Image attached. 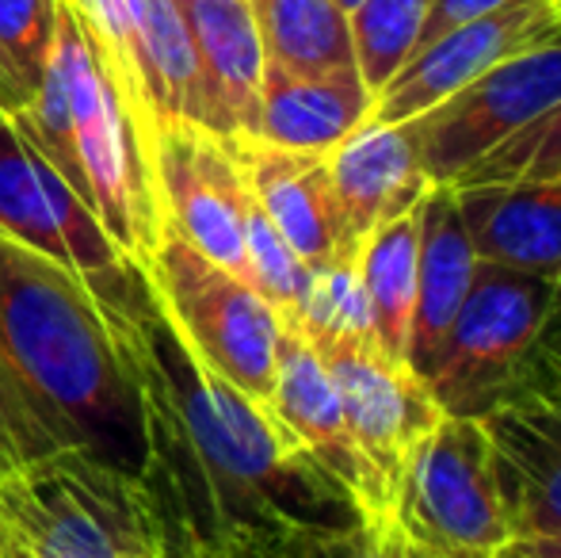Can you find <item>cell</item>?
Returning <instances> with one entry per match:
<instances>
[{"instance_id":"cell-35","label":"cell","mask_w":561,"mask_h":558,"mask_svg":"<svg viewBox=\"0 0 561 558\" xmlns=\"http://www.w3.org/2000/svg\"><path fill=\"white\" fill-rule=\"evenodd\" d=\"M542 352H547V360H550V367H554V372L561 375V356H558V352H550V349H547V344H542Z\"/></svg>"},{"instance_id":"cell-13","label":"cell","mask_w":561,"mask_h":558,"mask_svg":"<svg viewBox=\"0 0 561 558\" xmlns=\"http://www.w3.org/2000/svg\"><path fill=\"white\" fill-rule=\"evenodd\" d=\"M512 536L561 532V375L539 349L531 375L481 413Z\"/></svg>"},{"instance_id":"cell-14","label":"cell","mask_w":561,"mask_h":558,"mask_svg":"<svg viewBox=\"0 0 561 558\" xmlns=\"http://www.w3.org/2000/svg\"><path fill=\"white\" fill-rule=\"evenodd\" d=\"M558 31L561 12L550 0H504L493 12L447 31L444 38L413 54L401 66V73L386 81V89L375 96L367 123L416 119V115L444 104L447 96H455L458 89H466L470 81H478L481 73L501 66L504 58L558 35Z\"/></svg>"},{"instance_id":"cell-24","label":"cell","mask_w":561,"mask_h":558,"mask_svg":"<svg viewBox=\"0 0 561 558\" xmlns=\"http://www.w3.org/2000/svg\"><path fill=\"white\" fill-rule=\"evenodd\" d=\"M428 4L432 0H363L347 12L355 69L375 96L413 58Z\"/></svg>"},{"instance_id":"cell-9","label":"cell","mask_w":561,"mask_h":558,"mask_svg":"<svg viewBox=\"0 0 561 558\" xmlns=\"http://www.w3.org/2000/svg\"><path fill=\"white\" fill-rule=\"evenodd\" d=\"M561 104V31L504 58L432 112L416 115L421 164L436 187H450L473 161Z\"/></svg>"},{"instance_id":"cell-20","label":"cell","mask_w":561,"mask_h":558,"mask_svg":"<svg viewBox=\"0 0 561 558\" xmlns=\"http://www.w3.org/2000/svg\"><path fill=\"white\" fill-rule=\"evenodd\" d=\"M370 104L375 92L363 84L355 66L329 73H290L264 66L256 138L302 153H329L367 123Z\"/></svg>"},{"instance_id":"cell-12","label":"cell","mask_w":561,"mask_h":558,"mask_svg":"<svg viewBox=\"0 0 561 558\" xmlns=\"http://www.w3.org/2000/svg\"><path fill=\"white\" fill-rule=\"evenodd\" d=\"M310 344L333 375L347 432H352L393 524V501H398L409 459L424 432L444 418V410L432 402L428 387L409 372V364L390 360L375 341Z\"/></svg>"},{"instance_id":"cell-3","label":"cell","mask_w":561,"mask_h":558,"mask_svg":"<svg viewBox=\"0 0 561 558\" xmlns=\"http://www.w3.org/2000/svg\"><path fill=\"white\" fill-rule=\"evenodd\" d=\"M0 558H164L138 478L89 447L0 475Z\"/></svg>"},{"instance_id":"cell-28","label":"cell","mask_w":561,"mask_h":558,"mask_svg":"<svg viewBox=\"0 0 561 558\" xmlns=\"http://www.w3.org/2000/svg\"><path fill=\"white\" fill-rule=\"evenodd\" d=\"M58 447H77L54 413L0 360V475Z\"/></svg>"},{"instance_id":"cell-33","label":"cell","mask_w":561,"mask_h":558,"mask_svg":"<svg viewBox=\"0 0 561 558\" xmlns=\"http://www.w3.org/2000/svg\"><path fill=\"white\" fill-rule=\"evenodd\" d=\"M493 558H561V532L554 536H512Z\"/></svg>"},{"instance_id":"cell-5","label":"cell","mask_w":561,"mask_h":558,"mask_svg":"<svg viewBox=\"0 0 561 558\" xmlns=\"http://www.w3.org/2000/svg\"><path fill=\"white\" fill-rule=\"evenodd\" d=\"M146 280L187 349L218 379L267 406L283 333L275 306L233 272L218 269L169 223L146 264Z\"/></svg>"},{"instance_id":"cell-39","label":"cell","mask_w":561,"mask_h":558,"mask_svg":"<svg viewBox=\"0 0 561 558\" xmlns=\"http://www.w3.org/2000/svg\"><path fill=\"white\" fill-rule=\"evenodd\" d=\"M421 558H424V555H421Z\"/></svg>"},{"instance_id":"cell-16","label":"cell","mask_w":561,"mask_h":558,"mask_svg":"<svg viewBox=\"0 0 561 558\" xmlns=\"http://www.w3.org/2000/svg\"><path fill=\"white\" fill-rule=\"evenodd\" d=\"M233 146L252 203L302 257L306 269H325L340 257H355L359 246L344 230L325 153L267 146L260 138H233Z\"/></svg>"},{"instance_id":"cell-38","label":"cell","mask_w":561,"mask_h":558,"mask_svg":"<svg viewBox=\"0 0 561 558\" xmlns=\"http://www.w3.org/2000/svg\"><path fill=\"white\" fill-rule=\"evenodd\" d=\"M4 119H8V115H4V112H0V123H4Z\"/></svg>"},{"instance_id":"cell-15","label":"cell","mask_w":561,"mask_h":558,"mask_svg":"<svg viewBox=\"0 0 561 558\" xmlns=\"http://www.w3.org/2000/svg\"><path fill=\"white\" fill-rule=\"evenodd\" d=\"M267 410L302 444V452L352 498L363 521L390 524L382 493H378L375 478H370L367 463H363L359 447H355L352 432H347L333 375H329L318 349L306 341L295 321H283Z\"/></svg>"},{"instance_id":"cell-11","label":"cell","mask_w":561,"mask_h":558,"mask_svg":"<svg viewBox=\"0 0 561 558\" xmlns=\"http://www.w3.org/2000/svg\"><path fill=\"white\" fill-rule=\"evenodd\" d=\"M149 169L164 223L218 269L249 283L244 223L252 195L233 138L195 123H161L149 130Z\"/></svg>"},{"instance_id":"cell-19","label":"cell","mask_w":561,"mask_h":558,"mask_svg":"<svg viewBox=\"0 0 561 558\" xmlns=\"http://www.w3.org/2000/svg\"><path fill=\"white\" fill-rule=\"evenodd\" d=\"M199 54L207 89V130L222 138H256L264 46L249 0H176Z\"/></svg>"},{"instance_id":"cell-17","label":"cell","mask_w":561,"mask_h":558,"mask_svg":"<svg viewBox=\"0 0 561 558\" xmlns=\"http://www.w3.org/2000/svg\"><path fill=\"white\" fill-rule=\"evenodd\" d=\"M347 238L359 246L375 226L413 210L432 192L413 123H363L325 153Z\"/></svg>"},{"instance_id":"cell-25","label":"cell","mask_w":561,"mask_h":558,"mask_svg":"<svg viewBox=\"0 0 561 558\" xmlns=\"http://www.w3.org/2000/svg\"><path fill=\"white\" fill-rule=\"evenodd\" d=\"M287 321L302 329L306 341H375L367 291H363L355 257H340L325 269H313L302 306Z\"/></svg>"},{"instance_id":"cell-10","label":"cell","mask_w":561,"mask_h":558,"mask_svg":"<svg viewBox=\"0 0 561 558\" xmlns=\"http://www.w3.org/2000/svg\"><path fill=\"white\" fill-rule=\"evenodd\" d=\"M92 27L107 66L146 130L161 123L207 127L199 54L176 0H69Z\"/></svg>"},{"instance_id":"cell-31","label":"cell","mask_w":561,"mask_h":558,"mask_svg":"<svg viewBox=\"0 0 561 558\" xmlns=\"http://www.w3.org/2000/svg\"><path fill=\"white\" fill-rule=\"evenodd\" d=\"M496 4H504V0H432L428 15H424V23H421V35H416L413 54H421L424 46L444 38L447 31H455V27H462V23L478 20V15L493 12Z\"/></svg>"},{"instance_id":"cell-36","label":"cell","mask_w":561,"mask_h":558,"mask_svg":"<svg viewBox=\"0 0 561 558\" xmlns=\"http://www.w3.org/2000/svg\"><path fill=\"white\" fill-rule=\"evenodd\" d=\"M336 4L344 8V12H352V8H355V4H363V0H336Z\"/></svg>"},{"instance_id":"cell-6","label":"cell","mask_w":561,"mask_h":558,"mask_svg":"<svg viewBox=\"0 0 561 558\" xmlns=\"http://www.w3.org/2000/svg\"><path fill=\"white\" fill-rule=\"evenodd\" d=\"M550 318V283L478 264L436 360L424 372L432 402L450 418H481L531 375Z\"/></svg>"},{"instance_id":"cell-2","label":"cell","mask_w":561,"mask_h":558,"mask_svg":"<svg viewBox=\"0 0 561 558\" xmlns=\"http://www.w3.org/2000/svg\"><path fill=\"white\" fill-rule=\"evenodd\" d=\"M0 360L77 447L138 475L141 410L115 318L69 269L0 226Z\"/></svg>"},{"instance_id":"cell-4","label":"cell","mask_w":561,"mask_h":558,"mask_svg":"<svg viewBox=\"0 0 561 558\" xmlns=\"http://www.w3.org/2000/svg\"><path fill=\"white\" fill-rule=\"evenodd\" d=\"M54 69L66 92L73 127L77 164H81L89 207L112 241L146 272L164 230L161 200L149 169V146L130 96L107 66L92 27L69 0H58Z\"/></svg>"},{"instance_id":"cell-29","label":"cell","mask_w":561,"mask_h":558,"mask_svg":"<svg viewBox=\"0 0 561 558\" xmlns=\"http://www.w3.org/2000/svg\"><path fill=\"white\" fill-rule=\"evenodd\" d=\"M58 35V0H0V54L23 77V84H43Z\"/></svg>"},{"instance_id":"cell-34","label":"cell","mask_w":561,"mask_h":558,"mask_svg":"<svg viewBox=\"0 0 561 558\" xmlns=\"http://www.w3.org/2000/svg\"><path fill=\"white\" fill-rule=\"evenodd\" d=\"M542 344L561 356V276L550 283V318H547V333H542Z\"/></svg>"},{"instance_id":"cell-37","label":"cell","mask_w":561,"mask_h":558,"mask_svg":"<svg viewBox=\"0 0 561 558\" xmlns=\"http://www.w3.org/2000/svg\"><path fill=\"white\" fill-rule=\"evenodd\" d=\"M550 4H554V8H558V12H561V0H550Z\"/></svg>"},{"instance_id":"cell-7","label":"cell","mask_w":561,"mask_h":558,"mask_svg":"<svg viewBox=\"0 0 561 558\" xmlns=\"http://www.w3.org/2000/svg\"><path fill=\"white\" fill-rule=\"evenodd\" d=\"M0 226L73 272L115 318L134 314L149 298L146 272L115 246L96 210L12 119L0 123Z\"/></svg>"},{"instance_id":"cell-21","label":"cell","mask_w":561,"mask_h":558,"mask_svg":"<svg viewBox=\"0 0 561 558\" xmlns=\"http://www.w3.org/2000/svg\"><path fill=\"white\" fill-rule=\"evenodd\" d=\"M478 253L466 234L455 187H432L421 203V249H416V306L409 329V372L424 379L436 360L466 291L478 276Z\"/></svg>"},{"instance_id":"cell-23","label":"cell","mask_w":561,"mask_h":558,"mask_svg":"<svg viewBox=\"0 0 561 558\" xmlns=\"http://www.w3.org/2000/svg\"><path fill=\"white\" fill-rule=\"evenodd\" d=\"M267 66L329 73L355 66L347 12L336 0H249Z\"/></svg>"},{"instance_id":"cell-30","label":"cell","mask_w":561,"mask_h":558,"mask_svg":"<svg viewBox=\"0 0 561 558\" xmlns=\"http://www.w3.org/2000/svg\"><path fill=\"white\" fill-rule=\"evenodd\" d=\"M295 558H421V555L401 536L398 524L359 521L352 528L306 544Z\"/></svg>"},{"instance_id":"cell-22","label":"cell","mask_w":561,"mask_h":558,"mask_svg":"<svg viewBox=\"0 0 561 558\" xmlns=\"http://www.w3.org/2000/svg\"><path fill=\"white\" fill-rule=\"evenodd\" d=\"M424 203V200H421ZM421 203L390 223L375 226L355 249L363 291L370 306L375 344L390 360L405 364L409 329L416 306V249H421Z\"/></svg>"},{"instance_id":"cell-18","label":"cell","mask_w":561,"mask_h":558,"mask_svg":"<svg viewBox=\"0 0 561 558\" xmlns=\"http://www.w3.org/2000/svg\"><path fill=\"white\" fill-rule=\"evenodd\" d=\"M478 261L554 283L561 276V176L455 187Z\"/></svg>"},{"instance_id":"cell-1","label":"cell","mask_w":561,"mask_h":558,"mask_svg":"<svg viewBox=\"0 0 561 558\" xmlns=\"http://www.w3.org/2000/svg\"><path fill=\"white\" fill-rule=\"evenodd\" d=\"M115 329L141 410L134 478L164 558H295L363 521L264 402L187 349L153 287Z\"/></svg>"},{"instance_id":"cell-27","label":"cell","mask_w":561,"mask_h":558,"mask_svg":"<svg viewBox=\"0 0 561 558\" xmlns=\"http://www.w3.org/2000/svg\"><path fill=\"white\" fill-rule=\"evenodd\" d=\"M244 264H249V283L275 306V314L283 321L295 318L313 269H306L302 257L283 241V234L267 223L256 203L249 207V223H244Z\"/></svg>"},{"instance_id":"cell-32","label":"cell","mask_w":561,"mask_h":558,"mask_svg":"<svg viewBox=\"0 0 561 558\" xmlns=\"http://www.w3.org/2000/svg\"><path fill=\"white\" fill-rule=\"evenodd\" d=\"M31 107V89L23 84V77L8 66V58L0 54V112L12 119V115H23Z\"/></svg>"},{"instance_id":"cell-26","label":"cell","mask_w":561,"mask_h":558,"mask_svg":"<svg viewBox=\"0 0 561 558\" xmlns=\"http://www.w3.org/2000/svg\"><path fill=\"white\" fill-rule=\"evenodd\" d=\"M561 176V104L542 112L535 123L504 138L489 149L481 161H473L450 187L470 184H508V180H550Z\"/></svg>"},{"instance_id":"cell-8","label":"cell","mask_w":561,"mask_h":558,"mask_svg":"<svg viewBox=\"0 0 561 558\" xmlns=\"http://www.w3.org/2000/svg\"><path fill=\"white\" fill-rule=\"evenodd\" d=\"M393 524L424 558H493L512 539L481 418L444 413L401 478Z\"/></svg>"}]
</instances>
